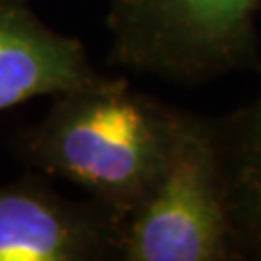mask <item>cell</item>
Wrapping results in <instances>:
<instances>
[{"label": "cell", "instance_id": "5b68a950", "mask_svg": "<svg viewBox=\"0 0 261 261\" xmlns=\"http://www.w3.org/2000/svg\"><path fill=\"white\" fill-rule=\"evenodd\" d=\"M103 75L82 41L48 28L28 0H0V112Z\"/></svg>", "mask_w": 261, "mask_h": 261}, {"label": "cell", "instance_id": "6da1fadb", "mask_svg": "<svg viewBox=\"0 0 261 261\" xmlns=\"http://www.w3.org/2000/svg\"><path fill=\"white\" fill-rule=\"evenodd\" d=\"M180 118L182 109L103 75L55 95L45 118L12 145L29 168L80 186L124 223L163 174Z\"/></svg>", "mask_w": 261, "mask_h": 261}, {"label": "cell", "instance_id": "8992f818", "mask_svg": "<svg viewBox=\"0 0 261 261\" xmlns=\"http://www.w3.org/2000/svg\"><path fill=\"white\" fill-rule=\"evenodd\" d=\"M236 261H261V97L211 116Z\"/></svg>", "mask_w": 261, "mask_h": 261}, {"label": "cell", "instance_id": "3957f363", "mask_svg": "<svg viewBox=\"0 0 261 261\" xmlns=\"http://www.w3.org/2000/svg\"><path fill=\"white\" fill-rule=\"evenodd\" d=\"M118 261H236L211 116L182 111L167 167L120 226Z\"/></svg>", "mask_w": 261, "mask_h": 261}, {"label": "cell", "instance_id": "7a4b0ae2", "mask_svg": "<svg viewBox=\"0 0 261 261\" xmlns=\"http://www.w3.org/2000/svg\"><path fill=\"white\" fill-rule=\"evenodd\" d=\"M259 10L261 0H109V62L180 87L261 74Z\"/></svg>", "mask_w": 261, "mask_h": 261}, {"label": "cell", "instance_id": "277c9868", "mask_svg": "<svg viewBox=\"0 0 261 261\" xmlns=\"http://www.w3.org/2000/svg\"><path fill=\"white\" fill-rule=\"evenodd\" d=\"M120 219L60 196L41 174L0 186V261L118 259Z\"/></svg>", "mask_w": 261, "mask_h": 261}]
</instances>
